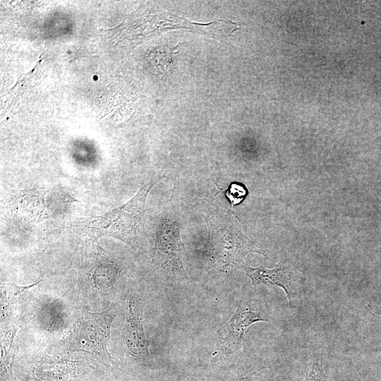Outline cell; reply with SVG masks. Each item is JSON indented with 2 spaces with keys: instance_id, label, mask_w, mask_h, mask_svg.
Segmentation results:
<instances>
[{
  "instance_id": "7",
  "label": "cell",
  "mask_w": 381,
  "mask_h": 381,
  "mask_svg": "<svg viewBox=\"0 0 381 381\" xmlns=\"http://www.w3.org/2000/svg\"><path fill=\"white\" fill-rule=\"evenodd\" d=\"M241 267L246 274L250 279L253 286L262 284L280 287L286 295L289 308H293L296 306V294L291 285L293 273L282 260L272 269L262 266L258 267L241 266Z\"/></svg>"
},
{
  "instance_id": "8",
  "label": "cell",
  "mask_w": 381,
  "mask_h": 381,
  "mask_svg": "<svg viewBox=\"0 0 381 381\" xmlns=\"http://www.w3.org/2000/svg\"><path fill=\"white\" fill-rule=\"evenodd\" d=\"M303 381H327L321 357L313 358L306 370Z\"/></svg>"
},
{
  "instance_id": "9",
  "label": "cell",
  "mask_w": 381,
  "mask_h": 381,
  "mask_svg": "<svg viewBox=\"0 0 381 381\" xmlns=\"http://www.w3.org/2000/svg\"><path fill=\"white\" fill-rule=\"evenodd\" d=\"M224 193L229 200L231 207H234V205L241 203L245 198L247 195V190L242 183L232 182L229 184Z\"/></svg>"
},
{
  "instance_id": "2",
  "label": "cell",
  "mask_w": 381,
  "mask_h": 381,
  "mask_svg": "<svg viewBox=\"0 0 381 381\" xmlns=\"http://www.w3.org/2000/svg\"><path fill=\"white\" fill-rule=\"evenodd\" d=\"M115 316L111 307L99 313L86 311L71 336L70 350L87 352L112 363L107 345Z\"/></svg>"
},
{
  "instance_id": "6",
  "label": "cell",
  "mask_w": 381,
  "mask_h": 381,
  "mask_svg": "<svg viewBox=\"0 0 381 381\" xmlns=\"http://www.w3.org/2000/svg\"><path fill=\"white\" fill-rule=\"evenodd\" d=\"M144 304L138 296H133L128 301L123 337L127 348L135 356L149 355L150 341L146 339L143 327Z\"/></svg>"
},
{
  "instance_id": "1",
  "label": "cell",
  "mask_w": 381,
  "mask_h": 381,
  "mask_svg": "<svg viewBox=\"0 0 381 381\" xmlns=\"http://www.w3.org/2000/svg\"><path fill=\"white\" fill-rule=\"evenodd\" d=\"M157 182L151 181L144 184L126 203L103 214L74 217L68 228L97 246L100 237L109 236L137 248L140 236L145 231L146 198Z\"/></svg>"
},
{
  "instance_id": "4",
  "label": "cell",
  "mask_w": 381,
  "mask_h": 381,
  "mask_svg": "<svg viewBox=\"0 0 381 381\" xmlns=\"http://www.w3.org/2000/svg\"><path fill=\"white\" fill-rule=\"evenodd\" d=\"M179 219L167 214L157 233L155 253L157 262L173 276L187 278L182 261Z\"/></svg>"
},
{
  "instance_id": "3",
  "label": "cell",
  "mask_w": 381,
  "mask_h": 381,
  "mask_svg": "<svg viewBox=\"0 0 381 381\" xmlns=\"http://www.w3.org/2000/svg\"><path fill=\"white\" fill-rule=\"evenodd\" d=\"M269 321V315L262 302L243 295L234 314L217 331L224 353L230 355L241 349L245 332L250 325Z\"/></svg>"
},
{
  "instance_id": "5",
  "label": "cell",
  "mask_w": 381,
  "mask_h": 381,
  "mask_svg": "<svg viewBox=\"0 0 381 381\" xmlns=\"http://www.w3.org/2000/svg\"><path fill=\"white\" fill-rule=\"evenodd\" d=\"M47 190L25 189L13 195L8 202L10 213L28 223H38L49 217L45 203Z\"/></svg>"
},
{
  "instance_id": "11",
  "label": "cell",
  "mask_w": 381,
  "mask_h": 381,
  "mask_svg": "<svg viewBox=\"0 0 381 381\" xmlns=\"http://www.w3.org/2000/svg\"><path fill=\"white\" fill-rule=\"evenodd\" d=\"M264 368H262L256 371H254L253 373H250L247 375H241L237 377L235 381H252L253 379L254 375L256 374L257 372L260 371V370L263 369Z\"/></svg>"
},
{
  "instance_id": "10",
  "label": "cell",
  "mask_w": 381,
  "mask_h": 381,
  "mask_svg": "<svg viewBox=\"0 0 381 381\" xmlns=\"http://www.w3.org/2000/svg\"><path fill=\"white\" fill-rule=\"evenodd\" d=\"M38 282L35 283L30 286H20L16 284H7L4 286L5 289H7L8 292L7 300L8 303H15L17 301H20L23 298L21 297L23 295H25L29 289L32 287L34 285L37 284Z\"/></svg>"
}]
</instances>
